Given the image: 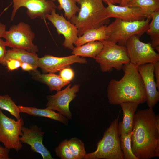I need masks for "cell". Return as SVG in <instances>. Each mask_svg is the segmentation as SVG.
<instances>
[{
  "mask_svg": "<svg viewBox=\"0 0 159 159\" xmlns=\"http://www.w3.org/2000/svg\"><path fill=\"white\" fill-rule=\"evenodd\" d=\"M131 141L132 151L138 159L159 157V116L153 109L135 113Z\"/></svg>",
  "mask_w": 159,
  "mask_h": 159,
  "instance_id": "obj_1",
  "label": "cell"
},
{
  "mask_svg": "<svg viewBox=\"0 0 159 159\" xmlns=\"http://www.w3.org/2000/svg\"><path fill=\"white\" fill-rule=\"evenodd\" d=\"M137 67L130 62L126 64L122 68L123 77L119 80H110L107 89L110 104L132 102L140 104L146 102L145 90Z\"/></svg>",
  "mask_w": 159,
  "mask_h": 159,
  "instance_id": "obj_2",
  "label": "cell"
},
{
  "mask_svg": "<svg viewBox=\"0 0 159 159\" xmlns=\"http://www.w3.org/2000/svg\"><path fill=\"white\" fill-rule=\"evenodd\" d=\"M80 8L77 16L69 21L77 29L78 36L87 31L107 25L110 21L101 0H76Z\"/></svg>",
  "mask_w": 159,
  "mask_h": 159,
  "instance_id": "obj_3",
  "label": "cell"
},
{
  "mask_svg": "<svg viewBox=\"0 0 159 159\" xmlns=\"http://www.w3.org/2000/svg\"><path fill=\"white\" fill-rule=\"evenodd\" d=\"M119 115L105 130L94 151L86 153L84 159H124L118 130Z\"/></svg>",
  "mask_w": 159,
  "mask_h": 159,
  "instance_id": "obj_4",
  "label": "cell"
},
{
  "mask_svg": "<svg viewBox=\"0 0 159 159\" xmlns=\"http://www.w3.org/2000/svg\"><path fill=\"white\" fill-rule=\"evenodd\" d=\"M151 18L140 21H128L116 18L106 29L107 40L125 46L131 37L137 35L140 37L146 32Z\"/></svg>",
  "mask_w": 159,
  "mask_h": 159,
  "instance_id": "obj_5",
  "label": "cell"
},
{
  "mask_svg": "<svg viewBox=\"0 0 159 159\" xmlns=\"http://www.w3.org/2000/svg\"><path fill=\"white\" fill-rule=\"evenodd\" d=\"M101 41L103 48L95 59L102 72H110L113 68L120 71L125 64L130 62L126 46L107 40Z\"/></svg>",
  "mask_w": 159,
  "mask_h": 159,
  "instance_id": "obj_6",
  "label": "cell"
},
{
  "mask_svg": "<svg viewBox=\"0 0 159 159\" xmlns=\"http://www.w3.org/2000/svg\"><path fill=\"white\" fill-rule=\"evenodd\" d=\"M35 37L29 25L21 22L11 26L9 30L6 31L3 38L6 40V46L36 53L38 50L37 47L32 42Z\"/></svg>",
  "mask_w": 159,
  "mask_h": 159,
  "instance_id": "obj_7",
  "label": "cell"
},
{
  "mask_svg": "<svg viewBox=\"0 0 159 159\" xmlns=\"http://www.w3.org/2000/svg\"><path fill=\"white\" fill-rule=\"evenodd\" d=\"M24 125L22 117L15 120L7 116L0 109V142L5 148L17 152L22 149L23 145L19 138Z\"/></svg>",
  "mask_w": 159,
  "mask_h": 159,
  "instance_id": "obj_8",
  "label": "cell"
},
{
  "mask_svg": "<svg viewBox=\"0 0 159 159\" xmlns=\"http://www.w3.org/2000/svg\"><path fill=\"white\" fill-rule=\"evenodd\" d=\"M140 36L135 35L127 41L126 46L130 62L138 67L146 63H154L159 61V54L152 47L151 43L143 42Z\"/></svg>",
  "mask_w": 159,
  "mask_h": 159,
  "instance_id": "obj_9",
  "label": "cell"
},
{
  "mask_svg": "<svg viewBox=\"0 0 159 159\" xmlns=\"http://www.w3.org/2000/svg\"><path fill=\"white\" fill-rule=\"evenodd\" d=\"M69 84L62 90L57 91L53 95L47 96V102L46 106L53 110H56L68 119H72V115L69 106L70 102L76 97V93L80 89V85L75 84L72 87Z\"/></svg>",
  "mask_w": 159,
  "mask_h": 159,
  "instance_id": "obj_10",
  "label": "cell"
},
{
  "mask_svg": "<svg viewBox=\"0 0 159 159\" xmlns=\"http://www.w3.org/2000/svg\"><path fill=\"white\" fill-rule=\"evenodd\" d=\"M13 10L11 20H13L17 11L20 7L27 9L26 13L32 19L40 17L42 20L46 19V16L57 7L54 0H12Z\"/></svg>",
  "mask_w": 159,
  "mask_h": 159,
  "instance_id": "obj_11",
  "label": "cell"
},
{
  "mask_svg": "<svg viewBox=\"0 0 159 159\" xmlns=\"http://www.w3.org/2000/svg\"><path fill=\"white\" fill-rule=\"evenodd\" d=\"M46 19L55 27L58 34H62L64 37L63 46L72 50L74 48V44L78 37L76 26L69 20H67L62 14L57 13L56 9L47 15Z\"/></svg>",
  "mask_w": 159,
  "mask_h": 159,
  "instance_id": "obj_12",
  "label": "cell"
},
{
  "mask_svg": "<svg viewBox=\"0 0 159 159\" xmlns=\"http://www.w3.org/2000/svg\"><path fill=\"white\" fill-rule=\"evenodd\" d=\"M22 134L20 136V141L29 145L34 152L40 154L43 159H53L50 151L43 143L44 132L36 125H31L30 128L22 126Z\"/></svg>",
  "mask_w": 159,
  "mask_h": 159,
  "instance_id": "obj_13",
  "label": "cell"
},
{
  "mask_svg": "<svg viewBox=\"0 0 159 159\" xmlns=\"http://www.w3.org/2000/svg\"><path fill=\"white\" fill-rule=\"evenodd\" d=\"M76 63L86 64L87 61L85 58L74 54L62 57L46 55L39 58L38 67L44 73H55Z\"/></svg>",
  "mask_w": 159,
  "mask_h": 159,
  "instance_id": "obj_14",
  "label": "cell"
},
{
  "mask_svg": "<svg viewBox=\"0 0 159 159\" xmlns=\"http://www.w3.org/2000/svg\"><path fill=\"white\" fill-rule=\"evenodd\" d=\"M137 68L145 90L148 106L149 108L153 109L159 101V91L154 78V64H145Z\"/></svg>",
  "mask_w": 159,
  "mask_h": 159,
  "instance_id": "obj_15",
  "label": "cell"
},
{
  "mask_svg": "<svg viewBox=\"0 0 159 159\" xmlns=\"http://www.w3.org/2000/svg\"><path fill=\"white\" fill-rule=\"evenodd\" d=\"M108 17L118 18L128 21H140L151 18V15L139 7L117 6L111 4L106 7Z\"/></svg>",
  "mask_w": 159,
  "mask_h": 159,
  "instance_id": "obj_16",
  "label": "cell"
},
{
  "mask_svg": "<svg viewBox=\"0 0 159 159\" xmlns=\"http://www.w3.org/2000/svg\"><path fill=\"white\" fill-rule=\"evenodd\" d=\"M123 112L122 122L118 123V130L119 135L126 134L132 131L134 116L139 105L134 102H123L120 104Z\"/></svg>",
  "mask_w": 159,
  "mask_h": 159,
  "instance_id": "obj_17",
  "label": "cell"
},
{
  "mask_svg": "<svg viewBox=\"0 0 159 159\" xmlns=\"http://www.w3.org/2000/svg\"><path fill=\"white\" fill-rule=\"evenodd\" d=\"M18 106L20 113H26L33 116L45 117L59 121L66 125H68L69 121L67 118L47 107L44 109H39L21 105Z\"/></svg>",
  "mask_w": 159,
  "mask_h": 159,
  "instance_id": "obj_18",
  "label": "cell"
},
{
  "mask_svg": "<svg viewBox=\"0 0 159 159\" xmlns=\"http://www.w3.org/2000/svg\"><path fill=\"white\" fill-rule=\"evenodd\" d=\"M31 72L34 79L47 85L51 92L54 90L59 91L63 87L70 83L69 81L64 80L59 75L54 73L41 74L37 69L31 71Z\"/></svg>",
  "mask_w": 159,
  "mask_h": 159,
  "instance_id": "obj_19",
  "label": "cell"
},
{
  "mask_svg": "<svg viewBox=\"0 0 159 159\" xmlns=\"http://www.w3.org/2000/svg\"><path fill=\"white\" fill-rule=\"evenodd\" d=\"M107 26V25H105L87 31L81 36L78 37L74 44L78 47L90 42L107 40V37L106 31Z\"/></svg>",
  "mask_w": 159,
  "mask_h": 159,
  "instance_id": "obj_20",
  "label": "cell"
},
{
  "mask_svg": "<svg viewBox=\"0 0 159 159\" xmlns=\"http://www.w3.org/2000/svg\"><path fill=\"white\" fill-rule=\"evenodd\" d=\"M39 57L36 53L19 48H12L7 51L5 60L10 59L17 60L21 62L29 63L38 67Z\"/></svg>",
  "mask_w": 159,
  "mask_h": 159,
  "instance_id": "obj_21",
  "label": "cell"
},
{
  "mask_svg": "<svg viewBox=\"0 0 159 159\" xmlns=\"http://www.w3.org/2000/svg\"><path fill=\"white\" fill-rule=\"evenodd\" d=\"M103 44L101 41L90 42L81 46L74 47L72 53L82 57L95 59L101 51Z\"/></svg>",
  "mask_w": 159,
  "mask_h": 159,
  "instance_id": "obj_22",
  "label": "cell"
},
{
  "mask_svg": "<svg viewBox=\"0 0 159 159\" xmlns=\"http://www.w3.org/2000/svg\"><path fill=\"white\" fill-rule=\"evenodd\" d=\"M151 22L149 24L147 33L150 36L151 44L154 49L159 52V11L153 12Z\"/></svg>",
  "mask_w": 159,
  "mask_h": 159,
  "instance_id": "obj_23",
  "label": "cell"
},
{
  "mask_svg": "<svg viewBox=\"0 0 159 159\" xmlns=\"http://www.w3.org/2000/svg\"><path fill=\"white\" fill-rule=\"evenodd\" d=\"M0 109L8 112L14 116L17 120L21 117L19 108L8 95H0Z\"/></svg>",
  "mask_w": 159,
  "mask_h": 159,
  "instance_id": "obj_24",
  "label": "cell"
},
{
  "mask_svg": "<svg viewBox=\"0 0 159 159\" xmlns=\"http://www.w3.org/2000/svg\"><path fill=\"white\" fill-rule=\"evenodd\" d=\"M69 148L75 159H84L86 153L84 143L80 139L72 138L68 140Z\"/></svg>",
  "mask_w": 159,
  "mask_h": 159,
  "instance_id": "obj_25",
  "label": "cell"
},
{
  "mask_svg": "<svg viewBox=\"0 0 159 159\" xmlns=\"http://www.w3.org/2000/svg\"><path fill=\"white\" fill-rule=\"evenodd\" d=\"M125 6L140 8L151 15L153 12L159 11V0H132Z\"/></svg>",
  "mask_w": 159,
  "mask_h": 159,
  "instance_id": "obj_26",
  "label": "cell"
},
{
  "mask_svg": "<svg viewBox=\"0 0 159 159\" xmlns=\"http://www.w3.org/2000/svg\"><path fill=\"white\" fill-rule=\"evenodd\" d=\"M57 0L59 4L58 9L63 10L65 17L69 20L76 16L80 10V8L76 4V0Z\"/></svg>",
  "mask_w": 159,
  "mask_h": 159,
  "instance_id": "obj_27",
  "label": "cell"
},
{
  "mask_svg": "<svg viewBox=\"0 0 159 159\" xmlns=\"http://www.w3.org/2000/svg\"><path fill=\"white\" fill-rule=\"evenodd\" d=\"M132 131L120 135V145L124 159H138L133 153L131 148V136Z\"/></svg>",
  "mask_w": 159,
  "mask_h": 159,
  "instance_id": "obj_28",
  "label": "cell"
},
{
  "mask_svg": "<svg viewBox=\"0 0 159 159\" xmlns=\"http://www.w3.org/2000/svg\"><path fill=\"white\" fill-rule=\"evenodd\" d=\"M68 140L65 139L55 148V154L61 159H75L69 148Z\"/></svg>",
  "mask_w": 159,
  "mask_h": 159,
  "instance_id": "obj_29",
  "label": "cell"
},
{
  "mask_svg": "<svg viewBox=\"0 0 159 159\" xmlns=\"http://www.w3.org/2000/svg\"><path fill=\"white\" fill-rule=\"evenodd\" d=\"M74 72L70 66L65 67L60 71L59 76L63 80L70 82L74 77Z\"/></svg>",
  "mask_w": 159,
  "mask_h": 159,
  "instance_id": "obj_30",
  "label": "cell"
},
{
  "mask_svg": "<svg viewBox=\"0 0 159 159\" xmlns=\"http://www.w3.org/2000/svg\"><path fill=\"white\" fill-rule=\"evenodd\" d=\"M21 62L15 59H10L5 60V66L9 71L17 69L21 67Z\"/></svg>",
  "mask_w": 159,
  "mask_h": 159,
  "instance_id": "obj_31",
  "label": "cell"
},
{
  "mask_svg": "<svg viewBox=\"0 0 159 159\" xmlns=\"http://www.w3.org/2000/svg\"><path fill=\"white\" fill-rule=\"evenodd\" d=\"M5 41L0 38V64L5 66V60L7 53Z\"/></svg>",
  "mask_w": 159,
  "mask_h": 159,
  "instance_id": "obj_32",
  "label": "cell"
},
{
  "mask_svg": "<svg viewBox=\"0 0 159 159\" xmlns=\"http://www.w3.org/2000/svg\"><path fill=\"white\" fill-rule=\"evenodd\" d=\"M154 73L157 89L159 90V61L154 63Z\"/></svg>",
  "mask_w": 159,
  "mask_h": 159,
  "instance_id": "obj_33",
  "label": "cell"
},
{
  "mask_svg": "<svg viewBox=\"0 0 159 159\" xmlns=\"http://www.w3.org/2000/svg\"><path fill=\"white\" fill-rule=\"evenodd\" d=\"M21 67L23 70L28 71L35 70L38 67L36 66L26 62H21Z\"/></svg>",
  "mask_w": 159,
  "mask_h": 159,
  "instance_id": "obj_34",
  "label": "cell"
},
{
  "mask_svg": "<svg viewBox=\"0 0 159 159\" xmlns=\"http://www.w3.org/2000/svg\"><path fill=\"white\" fill-rule=\"evenodd\" d=\"M9 150L0 145V159H9Z\"/></svg>",
  "mask_w": 159,
  "mask_h": 159,
  "instance_id": "obj_35",
  "label": "cell"
},
{
  "mask_svg": "<svg viewBox=\"0 0 159 159\" xmlns=\"http://www.w3.org/2000/svg\"><path fill=\"white\" fill-rule=\"evenodd\" d=\"M6 31V26L0 22V38H3Z\"/></svg>",
  "mask_w": 159,
  "mask_h": 159,
  "instance_id": "obj_36",
  "label": "cell"
},
{
  "mask_svg": "<svg viewBox=\"0 0 159 159\" xmlns=\"http://www.w3.org/2000/svg\"><path fill=\"white\" fill-rule=\"evenodd\" d=\"M132 0H122L120 4V6H125L131 2Z\"/></svg>",
  "mask_w": 159,
  "mask_h": 159,
  "instance_id": "obj_37",
  "label": "cell"
},
{
  "mask_svg": "<svg viewBox=\"0 0 159 159\" xmlns=\"http://www.w3.org/2000/svg\"><path fill=\"white\" fill-rule=\"evenodd\" d=\"M112 3L115 4H120L122 0H110Z\"/></svg>",
  "mask_w": 159,
  "mask_h": 159,
  "instance_id": "obj_38",
  "label": "cell"
},
{
  "mask_svg": "<svg viewBox=\"0 0 159 159\" xmlns=\"http://www.w3.org/2000/svg\"><path fill=\"white\" fill-rule=\"evenodd\" d=\"M103 2H104L107 5L112 4L110 0H101Z\"/></svg>",
  "mask_w": 159,
  "mask_h": 159,
  "instance_id": "obj_39",
  "label": "cell"
}]
</instances>
